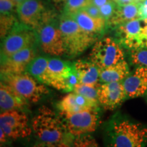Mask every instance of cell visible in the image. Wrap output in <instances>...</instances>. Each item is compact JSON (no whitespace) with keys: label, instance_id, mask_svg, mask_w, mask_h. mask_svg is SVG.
Returning <instances> with one entry per match:
<instances>
[{"label":"cell","instance_id":"2","mask_svg":"<svg viewBox=\"0 0 147 147\" xmlns=\"http://www.w3.org/2000/svg\"><path fill=\"white\" fill-rule=\"evenodd\" d=\"M59 25L63 37L65 53L69 57H76L81 54L95 40V37L84 32L69 14H62Z\"/></svg>","mask_w":147,"mask_h":147},{"label":"cell","instance_id":"9","mask_svg":"<svg viewBox=\"0 0 147 147\" xmlns=\"http://www.w3.org/2000/svg\"><path fill=\"white\" fill-rule=\"evenodd\" d=\"M66 127L74 136H80L94 131L98 123L96 109L85 110L79 113L65 115Z\"/></svg>","mask_w":147,"mask_h":147},{"label":"cell","instance_id":"21","mask_svg":"<svg viewBox=\"0 0 147 147\" xmlns=\"http://www.w3.org/2000/svg\"><path fill=\"white\" fill-rule=\"evenodd\" d=\"M48 65L49 59L38 57L31 62L27 67V71L41 83L49 85V77L48 74Z\"/></svg>","mask_w":147,"mask_h":147},{"label":"cell","instance_id":"7","mask_svg":"<svg viewBox=\"0 0 147 147\" xmlns=\"http://www.w3.org/2000/svg\"><path fill=\"white\" fill-rule=\"evenodd\" d=\"M33 29L23 23L16 24L1 44V59L8 57L26 48L34 47L37 36Z\"/></svg>","mask_w":147,"mask_h":147},{"label":"cell","instance_id":"25","mask_svg":"<svg viewBox=\"0 0 147 147\" xmlns=\"http://www.w3.org/2000/svg\"><path fill=\"white\" fill-rule=\"evenodd\" d=\"M92 3V0H65L64 13L71 14L84 9Z\"/></svg>","mask_w":147,"mask_h":147},{"label":"cell","instance_id":"36","mask_svg":"<svg viewBox=\"0 0 147 147\" xmlns=\"http://www.w3.org/2000/svg\"><path fill=\"white\" fill-rule=\"evenodd\" d=\"M12 1H14V3H15L16 6H17L18 4H20V3H22L24 1H25V0H12Z\"/></svg>","mask_w":147,"mask_h":147},{"label":"cell","instance_id":"24","mask_svg":"<svg viewBox=\"0 0 147 147\" xmlns=\"http://www.w3.org/2000/svg\"><path fill=\"white\" fill-rule=\"evenodd\" d=\"M130 61L136 67L147 68V49H140L131 51Z\"/></svg>","mask_w":147,"mask_h":147},{"label":"cell","instance_id":"5","mask_svg":"<svg viewBox=\"0 0 147 147\" xmlns=\"http://www.w3.org/2000/svg\"><path fill=\"white\" fill-rule=\"evenodd\" d=\"M37 39L42 51L47 54L61 56L65 53V48L59 22L51 14H44L40 25L36 27Z\"/></svg>","mask_w":147,"mask_h":147},{"label":"cell","instance_id":"29","mask_svg":"<svg viewBox=\"0 0 147 147\" xmlns=\"http://www.w3.org/2000/svg\"><path fill=\"white\" fill-rule=\"evenodd\" d=\"M16 4L12 0H0L1 14H9L13 10Z\"/></svg>","mask_w":147,"mask_h":147},{"label":"cell","instance_id":"31","mask_svg":"<svg viewBox=\"0 0 147 147\" xmlns=\"http://www.w3.org/2000/svg\"><path fill=\"white\" fill-rule=\"evenodd\" d=\"M138 18L147 23V0H142L139 3Z\"/></svg>","mask_w":147,"mask_h":147},{"label":"cell","instance_id":"38","mask_svg":"<svg viewBox=\"0 0 147 147\" xmlns=\"http://www.w3.org/2000/svg\"><path fill=\"white\" fill-rule=\"evenodd\" d=\"M145 97H146V101H147V94L145 95Z\"/></svg>","mask_w":147,"mask_h":147},{"label":"cell","instance_id":"30","mask_svg":"<svg viewBox=\"0 0 147 147\" xmlns=\"http://www.w3.org/2000/svg\"><path fill=\"white\" fill-rule=\"evenodd\" d=\"M81 10H84V12H87L88 14H89V15L91 16L92 17L102 18L100 13V8L96 6L95 5L93 4V3H91V4L87 5V7H85V8L82 9Z\"/></svg>","mask_w":147,"mask_h":147},{"label":"cell","instance_id":"26","mask_svg":"<svg viewBox=\"0 0 147 147\" xmlns=\"http://www.w3.org/2000/svg\"><path fill=\"white\" fill-rule=\"evenodd\" d=\"M9 14H1V38H4L16 25L14 18Z\"/></svg>","mask_w":147,"mask_h":147},{"label":"cell","instance_id":"19","mask_svg":"<svg viewBox=\"0 0 147 147\" xmlns=\"http://www.w3.org/2000/svg\"><path fill=\"white\" fill-rule=\"evenodd\" d=\"M129 73L127 62L125 60H123L110 67L100 69V81L102 83L123 82Z\"/></svg>","mask_w":147,"mask_h":147},{"label":"cell","instance_id":"39","mask_svg":"<svg viewBox=\"0 0 147 147\" xmlns=\"http://www.w3.org/2000/svg\"><path fill=\"white\" fill-rule=\"evenodd\" d=\"M57 1H62V0H57Z\"/></svg>","mask_w":147,"mask_h":147},{"label":"cell","instance_id":"8","mask_svg":"<svg viewBox=\"0 0 147 147\" xmlns=\"http://www.w3.org/2000/svg\"><path fill=\"white\" fill-rule=\"evenodd\" d=\"M0 127L7 136L12 139L26 138L32 132L27 115L19 110L1 113Z\"/></svg>","mask_w":147,"mask_h":147},{"label":"cell","instance_id":"16","mask_svg":"<svg viewBox=\"0 0 147 147\" xmlns=\"http://www.w3.org/2000/svg\"><path fill=\"white\" fill-rule=\"evenodd\" d=\"M76 21L85 32L95 37V35L102 33L105 29L106 23L102 18L92 17L84 10H79L69 14Z\"/></svg>","mask_w":147,"mask_h":147},{"label":"cell","instance_id":"18","mask_svg":"<svg viewBox=\"0 0 147 147\" xmlns=\"http://www.w3.org/2000/svg\"><path fill=\"white\" fill-rule=\"evenodd\" d=\"M27 102L16 94L13 90L1 82L0 85V109L1 113L12 110H21Z\"/></svg>","mask_w":147,"mask_h":147},{"label":"cell","instance_id":"28","mask_svg":"<svg viewBox=\"0 0 147 147\" xmlns=\"http://www.w3.org/2000/svg\"><path fill=\"white\" fill-rule=\"evenodd\" d=\"M78 137L74 142V146H97V144L93 138H91L89 136H84L82 137Z\"/></svg>","mask_w":147,"mask_h":147},{"label":"cell","instance_id":"3","mask_svg":"<svg viewBox=\"0 0 147 147\" xmlns=\"http://www.w3.org/2000/svg\"><path fill=\"white\" fill-rule=\"evenodd\" d=\"M111 146L141 147L147 144V127L127 119H119L111 127Z\"/></svg>","mask_w":147,"mask_h":147},{"label":"cell","instance_id":"27","mask_svg":"<svg viewBox=\"0 0 147 147\" xmlns=\"http://www.w3.org/2000/svg\"><path fill=\"white\" fill-rule=\"evenodd\" d=\"M117 6H118L117 3H116L115 2L112 1V0H110L108 3L103 5L102 6H101L100 8L102 17L106 20L107 23L110 20V18L113 17L114 14L115 13Z\"/></svg>","mask_w":147,"mask_h":147},{"label":"cell","instance_id":"4","mask_svg":"<svg viewBox=\"0 0 147 147\" xmlns=\"http://www.w3.org/2000/svg\"><path fill=\"white\" fill-rule=\"evenodd\" d=\"M1 82L8 85L27 102L36 103L49 91L42 83L28 73L1 74Z\"/></svg>","mask_w":147,"mask_h":147},{"label":"cell","instance_id":"33","mask_svg":"<svg viewBox=\"0 0 147 147\" xmlns=\"http://www.w3.org/2000/svg\"><path fill=\"white\" fill-rule=\"evenodd\" d=\"M142 0H119L118 5H126L129 3H140Z\"/></svg>","mask_w":147,"mask_h":147},{"label":"cell","instance_id":"37","mask_svg":"<svg viewBox=\"0 0 147 147\" xmlns=\"http://www.w3.org/2000/svg\"><path fill=\"white\" fill-rule=\"evenodd\" d=\"M112 1H114V2H115L116 3H117V4L119 3V0H112Z\"/></svg>","mask_w":147,"mask_h":147},{"label":"cell","instance_id":"1","mask_svg":"<svg viewBox=\"0 0 147 147\" xmlns=\"http://www.w3.org/2000/svg\"><path fill=\"white\" fill-rule=\"evenodd\" d=\"M32 127L35 134L47 146H67L71 142V134H67L66 125L49 108L43 107L32 121Z\"/></svg>","mask_w":147,"mask_h":147},{"label":"cell","instance_id":"6","mask_svg":"<svg viewBox=\"0 0 147 147\" xmlns=\"http://www.w3.org/2000/svg\"><path fill=\"white\" fill-rule=\"evenodd\" d=\"M90 59L100 69L106 68L125 60L123 48L116 39L106 37L95 42Z\"/></svg>","mask_w":147,"mask_h":147},{"label":"cell","instance_id":"23","mask_svg":"<svg viewBox=\"0 0 147 147\" xmlns=\"http://www.w3.org/2000/svg\"><path fill=\"white\" fill-rule=\"evenodd\" d=\"M100 85H91L78 83L74 89V92L78 93L90 100L98 104V88Z\"/></svg>","mask_w":147,"mask_h":147},{"label":"cell","instance_id":"17","mask_svg":"<svg viewBox=\"0 0 147 147\" xmlns=\"http://www.w3.org/2000/svg\"><path fill=\"white\" fill-rule=\"evenodd\" d=\"M79 83L99 85L100 69L92 61L78 60L74 63Z\"/></svg>","mask_w":147,"mask_h":147},{"label":"cell","instance_id":"35","mask_svg":"<svg viewBox=\"0 0 147 147\" xmlns=\"http://www.w3.org/2000/svg\"><path fill=\"white\" fill-rule=\"evenodd\" d=\"M6 134H5V132L3 131L2 129H0V140L1 142H4L5 141V137H6Z\"/></svg>","mask_w":147,"mask_h":147},{"label":"cell","instance_id":"32","mask_svg":"<svg viewBox=\"0 0 147 147\" xmlns=\"http://www.w3.org/2000/svg\"><path fill=\"white\" fill-rule=\"evenodd\" d=\"M147 49V23H144L140 38V49Z\"/></svg>","mask_w":147,"mask_h":147},{"label":"cell","instance_id":"13","mask_svg":"<svg viewBox=\"0 0 147 147\" xmlns=\"http://www.w3.org/2000/svg\"><path fill=\"white\" fill-rule=\"evenodd\" d=\"M17 13L21 23L35 29L45 13V7L40 0H25L17 5Z\"/></svg>","mask_w":147,"mask_h":147},{"label":"cell","instance_id":"15","mask_svg":"<svg viewBox=\"0 0 147 147\" xmlns=\"http://www.w3.org/2000/svg\"><path fill=\"white\" fill-rule=\"evenodd\" d=\"M76 71L74 63L60 59H49V85L58 89L61 82Z\"/></svg>","mask_w":147,"mask_h":147},{"label":"cell","instance_id":"20","mask_svg":"<svg viewBox=\"0 0 147 147\" xmlns=\"http://www.w3.org/2000/svg\"><path fill=\"white\" fill-rule=\"evenodd\" d=\"M139 3L118 5L115 13L108 22L110 26L117 27L127 22L138 18Z\"/></svg>","mask_w":147,"mask_h":147},{"label":"cell","instance_id":"14","mask_svg":"<svg viewBox=\"0 0 147 147\" xmlns=\"http://www.w3.org/2000/svg\"><path fill=\"white\" fill-rule=\"evenodd\" d=\"M126 99L136 98L147 94V68L136 67L123 81Z\"/></svg>","mask_w":147,"mask_h":147},{"label":"cell","instance_id":"12","mask_svg":"<svg viewBox=\"0 0 147 147\" xmlns=\"http://www.w3.org/2000/svg\"><path fill=\"white\" fill-rule=\"evenodd\" d=\"M35 57L34 48L28 47L6 58L1 59V74H18L27 71Z\"/></svg>","mask_w":147,"mask_h":147},{"label":"cell","instance_id":"10","mask_svg":"<svg viewBox=\"0 0 147 147\" xmlns=\"http://www.w3.org/2000/svg\"><path fill=\"white\" fill-rule=\"evenodd\" d=\"M144 23L139 18L131 20L117 27L116 40L123 49H140V38Z\"/></svg>","mask_w":147,"mask_h":147},{"label":"cell","instance_id":"22","mask_svg":"<svg viewBox=\"0 0 147 147\" xmlns=\"http://www.w3.org/2000/svg\"><path fill=\"white\" fill-rule=\"evenodd\" d=\"M58 108L64 115L85 110L77 103L75 99L74 92L69 93L64 96L58 104Z\"/></svg>","mask_w":147,"mask_h":147},{"label":"cell","instance_id":"34","mask_svg":"<svg viewBox=\"0 0 147 147\" xmlns=\"http://www.w3.org/2000/svg\"><path fill=\"white\" fill-rule=\"evenodd\" d=\"M109 1H110V0H92V3L95 5L96 6L99 7V8H100L101 6L106 4Z\"/></svg>","mask_w":147,"mask_h":147},{"label":"cell","instance_id":"11","mask_svg":"<svg viewBox=\"0 0 147 147\" xmlns=\"http://www.w3.org/2000/svg\"><path fill=\"white\" fill-rule=\"evenodd\" d=\"M126 100L123 82H106L99 86L98 101L105 109H115Z\"/></svg>","mask_w":147,"mask_h":147}]
</instances>
